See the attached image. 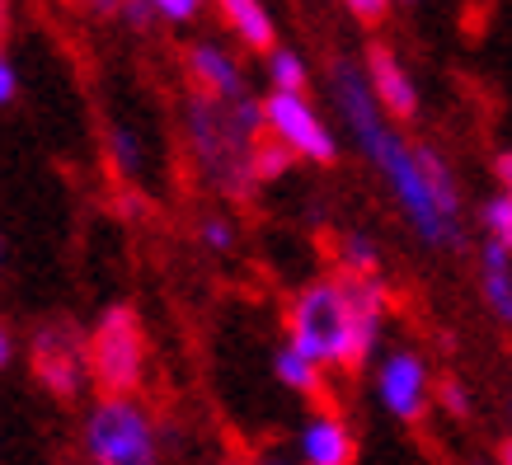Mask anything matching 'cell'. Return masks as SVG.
<instances>
[{"label": "cell", "instance_id": "6da1fadb", "mask_svg": "<svg viewBox=\"0 0 512 465\" xmlns=\"http://www.w3.org/2000/svg\"><path fill=\"white\" fill-rule=\"evenodd\" d=\"M329 90H334V109H339L343 127L353 132L357 155L390 188V202L400 207L414 240L437 254L466 249V193H461L456 170L442 160V151L404 141V132L376 104L367 71H357L353 62H334Z\"/></svg>", "mask_w": 512, "mask_h": 465}, {"label": "cell", "instance_id": "7a4b0ae2", "mask_svg": "<svg viewBox=\"0 0 512 465\" xmlns=\"http://www.w3.org/2000/svg\"><path fill=\"white\" fill-rule=\"evenodd\" d=\"M390 292L381 278H353V273H329L306 282L287 301L282 329L287 343L315 357L325 372L357 376L376 353L386 334Z\"/></svg>", "mask_w": 512, "mask_h": 465}, {"label": "cell", "instance_id": "3957f363", "mask_svg": "<svg viewBox=\"0 0 512 465\" xmlns=\"http://www.w3.org/2000/svg\"><path fill=\"white\" fill-rule=\"evenodd\" d=\"M160 419L137 395H99L80 419L85 465H160Z\"/></svg>", "mask_w": 512, "mask_h": 465}, {"label": "cell", "instance_id": "277c9868", "mask_svg": "<svg viewBox=\"0 0 512 465\" xmlns=\"http://www.w3.org/2000/svg\"><path fill=\"white\" fill-rule=\"evenodd\" d=\"M146 329L132 301H113L90 329V381L99 395H137L146 381Z\"/></svg>", "mask_w": 512, "mask_h": 465}, {"label": "cell", "instance_id": "5b68a950", "mask_svg": "<svg viewBox=\"0 0 512 465\" xmlns=\"http://www.w3.org/2000/svg\"><path fill=\"white\" fill-rule=\"evenodd\" d=\"M29 372L52 400H80L90 381V334H80L71 320L38 325L29 339Z\"/></svg>", "mask_w": 512, "mask_h": 465}, {"label": "cell", "instance_id": "8992f818", "mask_svg": "<svg viewBox=\"0 0 512 465\" xmlns=\"http://www.w3.org/2000/svg\"><path fill=\"white\" fill-rule=\"evenodd\" d=\"M376 400L390 419L409 423V428L428 419V409L437 404V376L428 357L419 348H386L376 362Z\"/></svg>", "mask_w": 512, "mask_h": 465}, {"label": "cell", "instance_id": "52a82bcc", "mask_svg": "<svg viewBox=\"0 0 512 465\" xmlns=\"http://www.w3.org/2000/svg\"><path fill=\"white\" fill-rule=\"evenodd\" d=\"M264 113H268V137L282 141L296 160H311V165H334V160H339V137H334V127L315 113V104L306 94L273 90L264 99Z\"/></svg>", "mask_w": 512, "mask_h": 465}, {"label": "cell", "instance_id": "ba28073f", "mask_svg": "<svg viewBox=\"0 0 512 465\" xmlns=\"http://www.w3.org/2000/svg\"><path fill=\"white\" fill-rule=\"evenodd\" d=\"M367 85H372L376 104L386 109L390 123H409L414 113H419V90H414V80H409V71L400 66V57H395V47L386 43H372L367 47Z\"/></svg>", "mask_w": 512, "mask_h": 465}, {"label": "cell", "instance_id": "9c48e42d", "mask_svg": "<svg viewBox=\"0 0 512 465\" xmlns=\"http://www.w3.org/2000/svg\"><path fill=\"white\" fill-rule=\"evenodd\" d=\"M296 456L301 465H353L357 437L334 409H320V414H306L296 428Z\"/></svg>", "mask_w": 512, "mask_h": 465}, {"label": "cell", "instance_id": "30bf717a", "mask_svg": "<svg viewBox=\"0 0 512 465\" xmlns=\"http://www.w3.org/2000/svg\"><path fill=\"white\" fill-rule=\"evenodd\" d=\"M188 76H193L202 99H217V104H240V99H249L240 62H235L231 52H221L217 43L188 47Z\"/></svg>", "mask_w": 512, "mask_h": 465}, {"label": "cell", "instance_id": "8fae6325", "mask_svg": "<svg viewBox=\"0 0 512 465\" xmlns=\"http://www.w3.org/2000/svg\"><path fill=\"white\" fill-rule=\"evenodd\" d=\"M480 301L503 329H512V249L498 240L480 245Z\"/></svg>", "mask_w": 512, "mask_h": 465}, {"label": "cell", "instance_id": "7c38bea8", "mask_svg": "<svg viewBox=\"0 0 512 465\" xmlns=\"http://www.w3.org/2000/svg\"><path fill=\"white\" fill-rule=\"evenodd\" d=\"M273 376H278L282 390H292L301 400H320V395H325V381H329L325 367H320L315 357H306L301 348H292L287 339L273 348Z\"/></svg>", "mask_w": 512, "mask_h": 465}, {"label": "cell", "instance_id": "4fadbf2b", "mask_svg": "<svg viewBox=\"0 0 512 465\" xmlns=\"http://www.w3.org/2000/svg\"><path fill=\"white\" fill-rule=\"evenodd\" d=\"M221 19H226V29L249 47V52H278V29H273V19L259 0H217Z\"/></svg>", "mask_w": 512, "mask_h": 465}, {"label": "cell", "instance_id": "5bb4252c", "mask_svg": "<svg viewBox=\"0 0 512 465\" xmlns=\"http://www.w3.org/2000/svg\"><path fill=\"white\" fill-rule=\"evenodd\" d=\"M339 273H353V278H381V249H376L372 235H343L339 240Z\"/></svg>", "mask_w": 512, "mask_h": 465}, {"label": "cell", "instance_id": "9a60e30c", "mask_svg": "<svg viewBox=\"0 0 512 465\" xmlns=\"http://www.w3.org/2000/svg\"><path fill=\"white\" fill-rule=\"evenodd\" d=\"M268 80H273V90H282V94H306L311 71H306V62L296 57L292 47H278V52H268Z\"/></svg>", "mask_w": 512, "mask_h": 465}, {"label": "cell", "instance_id": "2e32d148", "mask_svg": "<svg viewBox=\"0 0 512 465\" xmlns=\"http://www.w3.org/2000/svg\"><path fill=\"white\" fill-rule=\"evenodd\" d=\"M296 165V155L282 146V141L264 137L259 146H254V155H249V174H254V184H273V179H282V174Z\"/></svg>", "mask_w": 512, "mask_h": 465}, {"label": "cell", "instance_id": "e0dca14e", "mask_svg": "<svg viewBox=\"0 0 512 465\" xmlns=\"http://www.w3.org/2000/svg\"><path fill=\"white\" fill-rule=\"evenodd\" d=\"M480 231H484V240H498L503 249H512V198H508V193L484 198V207H480Z\"/></svg>", "mask_w": 512, "mask_h": 465}, {"label": "cell", "instance_id": "ac0fdd59", "mask_svg": "<svg viewBox=\"0 0 512 465\" xmlns=\"http://www.w3.org/2000/svg\"><path fill=\"white\" fill-rule=\"evenodd\" d=\"M198 240L212 249V254H231L235 249V226L221 217V212H202L198 217Z\"/></svg>", "mask_w": 512, "mask_h": 465}, {"label": "cell", "instance_id": "d6986e66", "mask_svg": "<svg viewBox=\"0 0 512 465\" xmlns=\"http://www.w3.org/2000/svg\"><path fill=\"white\" fill-rule=\"evenodd\" d=\"M109 155H113V170L118 174H137L141 170V146L127 127H113L109 132Z\"/></svg>", "mask_w": 512, "mask_h": 465}, {"label": "cell", "instance_id": "ffe728a7", "mask_svg": "<svg viewBox=\"0 0 512 465\" xmlns=\"http://www.w3.org/2000/svg\"><path fill=\"white\" fill-rule=\"evenodd\" d=\"M437 404L447 409L451 419H470V409H475V400H470V390L456 381V376H442L437 381Z\"/></svg>", "mask_w": 512, "mask_h": 465}, {"label": "cell", "instance_id": "44dd1931", "mask_svg": "<svg viewBox=\"0 0 512 465\" xmlns=\"http://www.w3.org/2000/svg\"><path fill=\"white\" fill-rule=\"evenodd\" d=\"M348 5V15L357 19V24H381L390 10V0H343Z\"/></svg>", "mask_w": 512, "mask_h": 465}, {"label": "cell", "instance_id": "7402d4cb", "mask_svg": "<svg viewBox=\"0 0 512 465\" xmlns=\"http://www.w3.org/2000/svg\"><path fill=\"white\" fill-rule=\"evenodd\" d=\"M151 5H156V15L174 19V24H184V19L198 15V5H202V0H151Z\"/></svg>", "mask_w": 512, "mask_h": 465}, {"label": "cell", "instance_id": "603a6c76", "mask_svg": "<svg viewBox=\"0 0 512 465\" xmlns=\"http://www.w3.org/2000/svg\"><path fill=\"white\" fill-rule=\"evenodd\" d=\"M123 19L132 29H151V19H156V5L151 0H127L123 5Z\"/></svg>", "mask_w": 512, "mask_h": 465}, {"label": "cell", "instance_id": "cb8c5ba5", "mask_svg": "<svg viewBox=\"0 0 512 465\" xmlns=\"http://www.w3.org/2000/svg\"><path fill=\"white\" fill-rule=\"evenodd\" d=\"M15 94H19V71H15V62L5 57V62H0V104H15Z\"/></svg>", "mask_w": 512, "mask_h": 465}, {"label": "cell", "instance_id": "d4e9b609", "mask_svg": "<svg viewBox=\"0 0 512 465\" xmlns=\"http://www.w3.org/2000/svg\"><path fill=\"white\" fill-rule=\"evenodd\" d=\"M71 5H80V10L94 19H109V15H123L127 0H71Z\"/></svg>", "mask_w": 512, "mask_h": 465}, {"label": "cell", "instance_id": "484cf974", "mask_svg": "<svg viewBox=\"0 0 512 465\" xmlns=\"http://www.w3.org/2000/svg\"><path fill=\"white\" fill-rule=\"evenodd\" d=\"M494 179H498V193H508L512 198V151L494 155Z\"/></svg>", "mask_w": 512, "mask_h": 465}, {"label": "cell", "instance_id": "4316f807", "mask_svg": "<svg viewBox=\"0 0 512 465\" xmlns=\"http://www.w3.org/2000/svg\"><path fill=\"white\" fill-rule=\"evenodd\" d=\"M19 353V343H15V325H0V367H10Z\"/></svg>", "mask_w": 512, "mask_h": 465}, {"label": "cell", "instance_id": "83f0119b", "mask_svg": "<svg viewBox=\"0 0 512 465\" xmlns=\"http://www.w3.org/2000/svg\"><path fill=\"white\" fill-rule=\"evenodd\" d=\"M254 465H292L282 451H264V456H254Z\"/></svg>", "mask_w": 512, "mask_h": 465}, {"label": "cell", "instance_id": "f1b7e54d", "mask_svg": "<svg viewBox=\"0 0 512 465\" xmlns=\"http://www.w3.org/2000/svg\"><path fill=\"white\" fill-rule=\"evenodd\" d=\"M498 465H512V437L503 442V447H498Z\"/></svg>", "mask_w": 512, "mask_h": 465}, {"label": "cell", "instance_id": "f546056e", "mask_svg": "<svg viewBox=\"0 0 512 465\" xmlns=\"http://www.w3.org/2000/svg\"><path fill=\"white\" fill-rule=\"evenodd\" d=\"M508 423H512V400H508Z\"/></svg>", "mask_w": 512, "mask_h": 465}, {"label": "cell", "instance_id": "4dcf8cb0", "mask_svg": "<svg viewBox=\"0 0 512 465\" xmlns=\"http://www.w3.org/2000/svg\"><path fill=\"white\" fill-rule=\"evenodd\" d=\"M217 465H240V461H217Z\"/></svg>", "mask_w": 512, "mask_h": 465}, {"label": "cell", "instance_id": "1f68e13d", "mask_svg": "<svg viewBox=\"0 0 512 465\" xmlns=\"http://www.w3.org/2000/svg\"><path fill=\"white\" fill-rule=\"evenodd\" d=\"M71 465H80V461H71Z\"/></svg>", "mask_w": 512, "mask_h": 465}]
</instances>
